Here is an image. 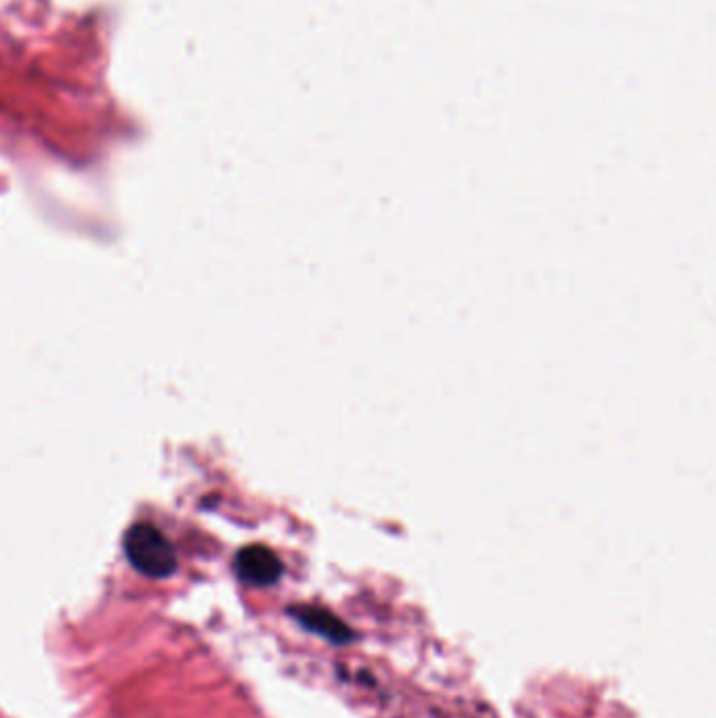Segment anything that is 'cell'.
Here are the masks:
<instances>
[{"label": "cell", "instance_id": "1", "mask_svg": "<svg viewBox=\"0 0 716 718\" xmlns=\"http://www.w3.org/2000/svg\"><path fill=\"white\" fill-rule=\"evenodd\" d=\"M131 565L147 577H168L177 570V554L167 536L152 524H135L124 536Z\"/></svg>", "mask_w": 716, "mask_h": 718}, {"label": "cell", "instance_id": "2", "mask_svg": "<svg viewBox=\"0 0 716 718\" xmlns=\"http://www.w3.org/2000/svg\"><path fill=\"white\" fill-rule=\"evenodd\" d=\"M282 561L276 552L261 545L246 547L236 557V572L253 586H271L282 575Z\"/></svg>", "mask_w": 716, "mask_h": 718}, {"label": "cell", "instance_id": "3", "mask_svg": "<svg viewBox=\"0 0 716 718\" xmlns=\"http://www.w3.org/2000/svg\"><path fill=\"white\" fill-rule=\"evenodd\" d=\"M292 616L303 624L307 630L322 635L324 639H331L333 643H347L351 639V630L347 624L340 622L335 614L322 607L313 605H303L292 609Z\"/></svg>", "mask_w": 716, "mask_h": 718}]
</instances>
